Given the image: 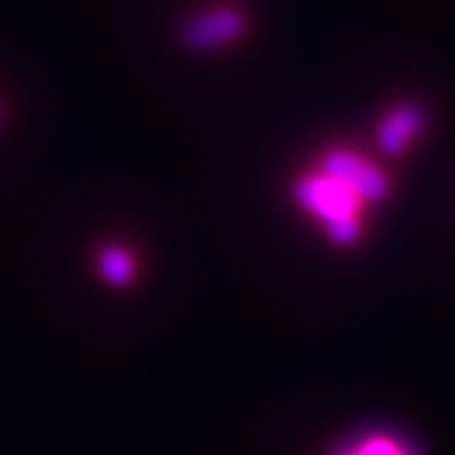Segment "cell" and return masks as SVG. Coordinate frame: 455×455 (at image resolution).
<instances>
[{"instance_id": "3957f363", "label": "cell", "mask_w": 455, "mask_h": 455, "mask_svg": "<svg viewBox=\"0 0 455 455\" xmlns=\"http://www.w3.org/2000/svg\"><path fill=\"white\" fill-rule=\"evenodd\" d=\"M243 15L235 9H213L196 15L184 28V41L190 49L209 51L235 41L243 32Z\"/></svg>"}, {"instance_id": "8992f818", "label": "cell", "mask_w": 455, "mask_h": 455, "mask_svg": "<svg viewBox=\"0 0 455 455\" xmlns=\"http://www.w3.org/2000/svg\"><path fill=\"white\" fill-rule=\"evenodd\" d=\"M350 455H407V453L403 451L396 443H392L388 439H371Z\"/></svg>"}, {"instance_id": "277c9868", "label": "cell", "mask_w": 455, "mask_h": 455, "mask_svg": "<svg viewBox=\"0 0 455 455\" xmlns=\"http://www.w3.org/2000/svg\"><path fill=\"white\" fill-rule=\"evenodd\" d=\"M426 124V114L419 106L403 104L392 108L378 127V144L388 155H401L418 138Z\"/></svg>"}, {"instance_id": "6da1fadb", "label": "cell", "mask_w": 455, "mask_h": 455, "mask_svg": "<svg viewBox=\"0 0 455 455\" xmlns=\"http://www.w3.org/2000/svg\"><path fill=\"white\" fill-rule=\"evenodd\" d=\"M293 195L299 207L325 224L333 243L352 244L361 235L358 212L363 201L339 181L318 171L301 178L295 184Z\"/></svg>"}, {"instance_id": "7a4b0ae2", "label": "cell", "mask_w": 455, "mask_h": 455, "mask_svg": "<svg viewBox=\"0 0 455 455\" xmlns=\"http://www.w3.org/2000/svg\"><path fill=\"white\" fill-rule=\"evenodd\" d=\"M321 173L329 175L361 198L363 203H379L388 195V180L378 167L356 152L333 150L323 156Z\"/></svg>"}, {"instance_id": "5b68a950", "label": "cell", "mask_w": 455, "mask_h": 455, "mask_svg": "<svg viewBox=\"0 0 455 455\" xmlns=\"http://www.w3.org/2000/svg\"><path fill=\"white\" fill-rule=\"evenodd\" d=\"M133 258L127 249L114 244V247H106L100 253V272L110 284H116V287L127 284L133 278Z\"/></svg>"}]
</instances>
